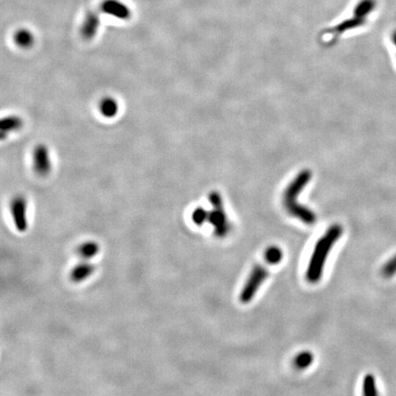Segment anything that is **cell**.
Masks as SVG:
<instances>
[{"label":"cell","mask_w":396,"mask_h":396,"mask_svg":"<svg viewBox=\"0 0 396 396\" xmlns=\"http://www.w3.org/2000/svg\"><path fill=\"white\" fill-rule=\"evenodd\" d=\"M310 179V173L305 172L296 177L285 190L284 194V204L288 213L293 217L298 218L303 223L313 225L317 221V216L308 207L297 204L296 197L305 188Z\"/></svg>","instance_id":"2"},{"label":"cell","mask_w":396,"mask_h":396,"mask_svg":"<svg viewBox=\"0 0 396 396\" xmlns=\"http://www.w3.org/2000/svg\"><path fill=\"white\" fill-rule=\"evenodd\" d=\"M375 6L374 0H363L358 4L355 8V16L359 17H365L372 11Z\"/></svg>","instance_id":"16"},{"label":"cell","mask_w":396,"mask_h":396,"mask_svg":"<svg viewBox=\"0 0 396 396\" xmlns=\"http://www.w3.org/2000/svg\"><path fill=\"white\" fill-rule=\"evenodd\" d=\"M312 353L309 352H301L300 354H298L295 359V365L298 369H307L313 363Z\"/></svg>","instance_id":"17"},{"label":"cell","mask_w":396,"mask_h":396,"mask_svg":"<svg viewBox=\"0 0 396 396\" xmlns=\"http://www.w3.org/2000/svg\"><path fill=\"white\" fill-rule=\"evenodd\" d=\"M28 203L22 195H17L12 199L10 203L13 222L18 232H25L28 229V218H27Z\"/></svg>","instance_id":"5"},{"label":"cell","mask_w":396,"mask_h":396,"mask_svg":"<svg viewBox=\"0 0 396 396\" xmlns=\"http://www.w3.org/2000/svg\"><path fill=\"white\" fill-rule=\"evenodd\" d=\"M268 275V270L262 265H256L252 269L249 279L247 280L245 285L240 293V301L243 304L250 303L260 289L261 285L267 279Z\"/></svg>","instance_id":"4"},{"label":"cell","mask_w":396,"mask_h":396,"mask_svg":"<svg viewBox=\"0 0 396 396\" xmlns=\"http://www.w3.org/2000/svg\"><path fill=\"white\" fill-rule=\"evenodd\" d=\"M101 10L109 16L123 20L131 17V11L128 6L118 0H105L101 4Z\"/></svg>","instance_id":"7"},{"label":"cell","mask_w":396,"mask_h":396,"mask_svg":"<svg viewBox=\"0 0 396 396\" xmlns=\"http://www.w3.org/2000/svg\"><path fill=\"white\" fill-rule=\"evenodd\" d=\"M32 165L35 173L40 176H45L51 170L50 151L44 144H38L32 152Z\"/></svg>","instance_id":"6"},{"label":"cell","mask_w":396,"mask_h":396,"mask_svg":"<svg viewBox=\"0 0 396 396\" xmlns=\"http://www.w3.org/2000/svg\"><path fill=\"white\" fill-rule=\"evenodd\" d=\"M363 393L366 396H373L376 395V388H375V380L374 376L367 375L363 381Z\"/></svg>","instance_id":"19"},{"label":"cell","mask_w":396,"mask_h":396,"mask_svg":"<svg viewBox=\"0 0 396 396\" xmlns=\"http://www.w3.org/2000/svg\"><path fill=\"white\" fill-rule=\"evenodd\" d=\"M264 256H265L266 262H269L270 264L275 265L282 261L283 251H281V249L278 247L272 246V247H269L268 249L266 250Z\"/></svg>","instance_id":"15"},{"label":"cell","mask_w":396,"mask_h":396,"mask_svg":"<svg viewBox=\"0 0 396 396\" xmlns=\"http://www.w3.org/2000/svg\"><path fill=\"white\" fill-rule=\"evenodd\" d=\"M362 24H363V17H356L354 18H350V19L344 20L343 22L339 24L332 31L338 32V33H342L350 28H356L358 26H361Z\"/></svg>","instance_id":"14"},{"label":"cell","mask_w":396,"mask_h":396,"mask_svg":"<svg viewBox=\"0 0 396 396\" xmlns=\"http://www.w3.org/2000/svg\"><path fill=\"white\" fill-rule=\"evenodd\" d=\"M99 112L103 117L106 118H113L116 117L118 113V103L111 96H106L101 99L98 105Z\"/></svg>","instance_id":"11"},{"label":"cell","mask_w":396,"mask_h":396,"mask_svg":"<svg viewBox=\"0 0 396 396\" xmlns=\"http://www.w3.org/2000/svg\"><path fill=\"white\" fill-rule=\"evenodd\" d=\"M209 202L212 205L211 211H208V222L214 228V233L218 238H224L229 234L230 224L224 210L221 195L218 192H212L209 195Z\"/></svg>","instance_id":"3"},{"label":"cell","mask_w":396,"mask_h":396,"mask_svg":"<svg viewBox=\"0 0 396 396\" xmlns=\"http://www.w3.org/2000/svg\"><path fill=\"white\" fill-rule=\"evenodd\" d=\"M23 120L18 116L10 115L7 117H3L0 122V135L1 139H4L7 134L11 133L12 131L18 130L22 128Z\"/></svg>","instance_id":"10"},{"label":"cell","mask_w":396,"mask_h":396,"mask_svg":"<svg viewBox=\"0 0 396 396\" xmlns=\"http://www.w3.org/2000/svg\"><path fill=\"white\" fill-rule=\"evenodd\" d=\"M100 27V17L97 13L89 11L84 17V22L81 26V35L83 39L91 40L94 39Z\"/></svg>","instance_id":"8"},{"label":"cell","mask_w":396,"mask_h":396,"mask_svg":"<svg viewBox=\"0 0 396 396\" xmlns=\"http://www.w3.org/2000/svg\"><path fill=\"white\" fill-rule=\"evenodd\" d=\"M14 41L18 47L22 49H28L33 46L35 38L30 30L27 28L18 29L14 35Z\"/></svg>","instance_id":"13"},{"label":"cell","mask_w":396,"mask_h":396,"mask_svg":"<svg viewBox=\"0 0 396 396\" xmlns=\"http://www.w3.org/2000/svg\"><path fill=\"white\" fill-rule=\"evenodd\" d=\"M100 251L99 244L93 240L85 241L84 243L80 244L76 249V253L79 258L84 261H90L91 259L95 258Z\"/></svg>","instance_id":"12"},{"label":"cell","mask_w":396,"mask_h":396,"mask_svg":"<svg viewBox=\"0 0 396 396\" xmlns=\"http://www.w3.org/2000/svg\"><path fill=\"white\" fill-rule=\"evenodd\" d=\"M192 219L195 225L202 226L208 220V211L203 207H197L192 214Z\"/></svg>","instance_id":"18"},{"label":"cell","mask_w":396,"mask_h":396,"mask_svg":"<svg viewBox=\"0 0 396 396\" xmlns=\"http://www.w3.org/2000/svg\"><path fill=\"white\" fill-rule=\"evenodd\" d=\"M95 265L89 261H84L76 264L70 273V279L75 284H79L88 279L95 273Z\"/></svg>","instance_id":"9"},{"label":"cell","mask_w":396,"mask_h":396,"mask_svg":"<svg viewBox=\"0 0 396 396\" xmlns=\"http://www.w3.org/2000/svg\"><path fill=\"white\" fill-rule=\"evenodd\" d=\"M343 229L341 225H332L326 233L318 240L308 263L306 277L311 284L318 283L323 275L325 263L329 252L336 242L341 239Z\"/></svg>","instance_id":"1"}]
</instances>
